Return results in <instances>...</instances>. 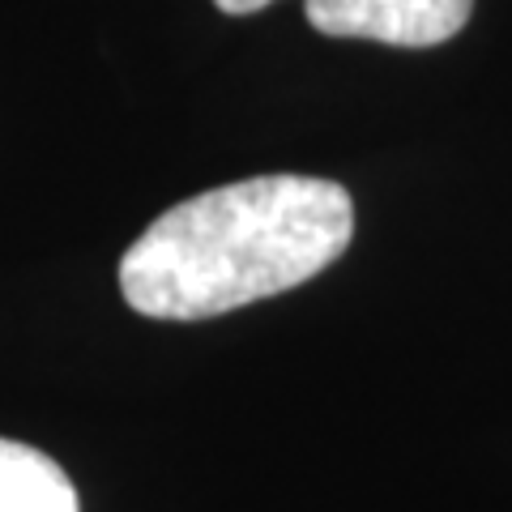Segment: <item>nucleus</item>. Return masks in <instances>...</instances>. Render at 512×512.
Masks as SVG:
<instances>
[{
	"mask_svg": "<svg viewBox=\"0 0 512 512\" xmlns=\"http://www.w3.org/2000/svg\"><path fill=\"white\" fill-rule=\"evenodd\" d=\"M0 512H82L77 487L47 453L0 440Z\"/></svg>",
	"mask_w": 512,
	"mask_h": 512,
	"instance_id": "7ed1b4c3",
	"label": "nucleus"
},
{
	"mask_svg": "<svg viewBox=\"0 0 512 512\" xmlns=\"http://www.w3.org/2000/svg\"><path fill=\"white\" fill-rule=\"evenodd\" d=\"M214 5H218L222 13H256V9L274 5V0H214Z\"/></svg>",
	"mask_w": 512,
	"mask_h": 512,
	"instance_id": "20e7f679",
	"label": "nucleus"
},
{
	"mask_svg": "<svg viewBox=\"0 0 512 512\" xmlns=\"http://www.w3.org/2000/svg\"><path fill=\"white\" fill-rule=\"evenodd\" d=\"M355 205L338 180L256 175L158 214L120 261L128 308L210 320L295 291L350 248Z\"/></svg>",
	"mask_w": 512,
	"mask_h": 512,
	"instance_id": "f257e3e1",
	"label": "nucleus"
},
{
	"mask_svg": "<svg viewBox=\"0 0 512 512\" xmlns=\"http://www.w3.org/2000/svg\"><path fill=\"white\" fill-rule=\"evenodd\" d=\"M303 13L329 39L436 47L470 22L474 0H303Z\"/></svg>",
	"mask_w": 512,
	"mask_h": 512,
	"instance_id": "f03ea898",
	"label": "nucleus"
}]
</instances>
